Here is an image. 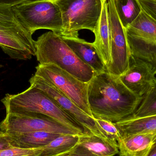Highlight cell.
Masks as SVG:
<instances>
[{
    "label": "cell",
    "mask_w": 156,
    "mask_h": 156,
    "mask_svg": "<svg viewBox=\"0 0 156 156\" xmlns=\"http://www.w3.org/2000/svg\"><path fill=\"white\" fill-rule=\"evenodd\" d=\"M144 97L128 89L119 76L103 72L88 83V100L93 117L116 122L133 115Z\"/></svg>",
    "instance_id": "6da1fadb"
},
{
    "label": "cell",
    "mask_w": 156,
    "mask_h": 156,
    "mask_svg": "<svg viewBox=\"0 0 156 156\" xmlns=\"http://www.w3.org/2000/svg\"><path fill=\"white\" fill-rule=\"evenodd\" d=\"M37 59L40 64H53L83 82L89 83L95 74L64 41L59 34L50 31L35 41Z\"/></svg>",
    "instance_id": "7a4b0ae2"
},
{
    "label": "cell",
    "mask_w": 156,
    "mask_h": 156,
    "mask_svg": "<svg viewBox=\"0 0 156 156\" xmlns=\"http://www.w3.org/2000/svg\"><path fill=\"white\" fill-rule=\"evenodd\" d=\"M6 113L32 112L45 115L61 123L79 131L83 134L89 133L71 115L63 110L51 97L38 88L30 86L16 94H6L1 100Z\"/></svg>",
    "instance_id": "3957f363"
},
{
    "label": "cell",
    "mask_w": 156,
    "mask_h": 156,
    "mask_svg": "<svg viewBox=\"0 0 156 156\" xmlns=\"http://www.w3.org/2000/svg\"><path fill=\"white\" fill-rule=\"evenodd\" d=\"M18 19L12 6L0 3V47L15 60L35 56V41Z\"/></svg>",
    "instance_id": "277c9868"
},
{
    "label": "cell",
    "mask_w": 156,
    "mask_h": 156,
    "mask_svg": "<svg viewBox=\"0 0 156 156\" xmlns=\"http://www.w3.org/2000/svg\"><path fill=\"white\" fill-rule=\"evenodd\" d=\"M54 2L61 11L63 28L60 35L78 36L87 29L94 33L100 20L102 0H58Z\"/></svg>",
    "instance_id": "5b68a950"
},
{
    "label": "cell",
    "mask_w": 156,
    "mask_h": 156,
    "mask_svg": "<svg viewBox=\"0 0 156 156\" xmlns=\"http://www.w3.org/2000/svg\"><path fill=\"white\" fill-rule=\"evenodd\" d=\"M125 29L131 56L146 63L156 74V21L143 10Z\"/></svg>",
    "instance_id": "8992f818"
},
{
    "label": "cell",
    "mask_w": 156,
    "mask_h": 156,
    "mask_svg": "<svg viewBox=\"0 0 156 156\" xmlns=\"http://www.w3.org/2000/svg\"><path fill=\"white\" fill-rule=\"evenodd\" d=\"M24 27L33 34L39 29H47L60 34L63 28L61 11L54 2L34 0L12 6Z\"/></svg>",
    "instance_id": "52a82bcc"
},
{
    "label": "cell",
    "mask_w": 156,
    "mask_h": 156,
    "mask_svg": "<svg viewBox=\"0 0 156 156\" xmlns=\"http://www.w3.org/2000/svg\"><path fill=\"white\" fill-rule=\"evenodd\" d=\"M0 130L10 135L37 131L63 135H84L48 115L32 112L6 113L5 118L0 122Z\"/></svg>",
    "instance_id": "ba28073f"
},
{
    "label": "cell",
    "mask_w": 156,
    "mask_h": 156,
    "mask_svg": "<svg viewBox=\"0 0 156 156\" xmlns=\"http://www.w3.org/2000/svg\"><path fill=\"white\" fill-rule=\"evenodd\" d=\"M36 69L34 75L53 84L84 112L93 117L88 102V83L81 81L53 64H39Z\"/></svg>",
    "instance_id": "9c48e42d"
},
{
    "label": "cell",
    "mask_w": 156,
    "mask_h": 156,
    "mask_svg": "<svg viewBox=\"0 0 156 156\" xmlns=\"http://www.w3.org/2000/svg\"><path fill=\"white\" fill-rule=\"evenodd\" d=\"M110 28V61L106 72L120 76L129 68L130 49L125 29L121 23L114 0H107Z\"/></svg>",
    "instance_id": "30bf717a"
},
{
    "label": "cell",
    "mask_w": 156,
    "mask_h": 156,
    "mask_svg": "<svg viewBox=\"0 0 156 156\" xmlns=\"http://www.w3.org/2000/svg\"><path fill=\"white\" fill-rule=\"evenodd\" d=\"M29 83L30 86L38 88L48 94L63 110L72 115L82 125L89 134L101 135L94 118L84 112L53 84L35 75L30 78Z\"/></svg>",
    "instance_id": "8fae6325"
},
{
    "label": "cell",
    "mask_w": 156,
    "mask_h": 156,
    "mask_svg": "<svg viewBox=\"0 0 156 156\" xmlns=\"http://www.w3.org/2000/svg\"><path fill=\"white\" fill-rule=\"evenodd\" d=\"M119 78L131 91L144 97L151 89L155 77L150 66L131 56L129 68Z\"/></svg>",
    "instance_id": "7c38bea8"
},
{
    "label": "cell",
    "mask_w": 156,
    "mask_h": 156,
    "mask_svg": "<svg viewBox=\"0 0 156 156\" xmlns=\"http://www.w3.org/2000/svg\"><path fill=\"white\" fill-rule=\"evenodd\" d=\"M61 37L78 57L89 66L95 75L106 71V66L93 43L87 42L78 36Z\"/></svg>",
    "instance_id": "4fadbf2b"
},
{
    "label": "cell",
    "mask_w": 156,
    "mask_h": 156,
    "mask_svg": "<svg viewBox=\"0 0 156 156\" xmlns=\"http://www.w3.org/2000/svg\"><path fill=\"white\" fill-rule=\"evenodd\" d=\"M74 147L95 156H114L119 154L117 141L93 134L80 136L77 144Z\"/></svg>",
    "instance_id": "5bb4252c"
},
{
    "label": "cell",
    "mask_w": 156,
    "mask_h": 156,
    "mask_svg": "<svg viewBox=\"0 0 156 156\" xmlns=\"http://www.w3.org/2000/svg\"><path fill=\"white\" fill-rule=\"evenodd\" d=\"M156 140V133H138L121 137L117 141L119 154L146 156Z\"/></svg>",
    "instance_id": "9a60e30c"
},
{
    "label": "cell",
    "mask_w": 156,
    "mask_h": 156,
    "mask_svg": "<svg viewBox=\"0 0 156 156\" xmlns=\"http://www.w3.org/2000/svg\"><path fill=\"white\" fill-rule=\"evenodd\" d=\"M93 44L103 60L106 67L110 61V28L107 0H103L100 20L94 33Z\"/></svg>",
    "instance_id": "2e32d148"
},
{
    "label": "cell",
    "mask_w": 156,
    "mask_h": 156,
    "mask_svg": "<svg viewBox=\"0 0 156 156\" xmlns=\"http://www.w3.org/2000/svg\"><path fill=\"white\" fill-rule=\"evenodd\" d=\"M115 124L122 137L138 133H156V115L141 118L128 117Z\"/></svg>",
    "instance_id": "e0dca14e"
},
{
    "label": "cell",
    "mask_w": 156,
    "mask_h": 156,
    "mask_svg": "<svg viewBox=\"0 0 156 156\" xmlns=\"http://www.w3.org/2000/svg\"><path fill=\"white\" fill-rule=\"evenodd\" d=\"M9 135L12 139L13 147L36 148L44 147L62 134L44 131H37Z\"/></svg>",
    "instance_id": "ac0fdd59"
},
{
    "label": "cell",
    "mask_w": 156,
    "mask_h": 156,
    "mask_svg": "<svg viewBox=\"0 0 156 156\" xmlns=\"http://www.w3.org/2000/svg\"><path fill=\"white\" fill-rule=\"evenodd\" d=\"M80 136L60 135L42 147L40 156H57L73 149L79 142Z\"/></svg>",
    "instance_id": "d6986e66"
},
{
    "label": "cell",
    "mask_w": 156,
    "mask_h": 156,
    "mask_svg": "<svg viewBox=\"0 0 156 156\" xmlns=\"http://www.w3.org/2000/svg\"><path fill=\"white\" fill-rule=\"evenodd\" d=\"M114 2L125 28L137 18L142 10L137 0H114Z\"/></svg>",
    "instance_id": "ffe728a7"
},
{
    "label": "cell",
    "mask_w": 156,
    "mask_h": 156,
    "mask_svg": "<svg viewBox=\"0 0 156 156\" xmlns=\"http://www.w3.org/2000/svg\"><path fill=\"white\" fill-rule=\"evenodd\" d=\"M156 115V78L150 90L144 96L137 110L133 115L129 116L137 118Z\"/></svg>",
    "instance_id": "44dd1931"
},
{
    "label": "cell",
    "mask_w": 156,
    "mask_h": 156,
    "mask_svg": "<svg viewBox=\"0 0 156 156\" xmlns=\"http://www.w3.org/2000/svg\"><path fill=\"white\" fill-rule=\"evenodd\" d=\"M94 119L98 130L102 136L117 142L122 137L115 122L102 119L94 118Z\"/></svg>",
    "instance_id": "7402d4cb"
},
{
    "label": "cell",
    "mask_w": 156,
    "mask_h": 156,
    "mask_svg": "<svg viewBox=\"0 0 156 156\" xmlns=\"http://www.w3.org/2000/svg\"><path fill=\"white\" fill-rule=\"evenodd\" d=\"M42 147L24 148L13 147L0 151V156H40Z\"/></svg>",
    "instance_id": "603a6c76"
},
{
    "label": "cell",
    "mask_w": 156,
    "mask_h": 156,
    "mask_svg": "<svg viewBox=\"0 0 156 156\" xmlns=\"http://www.w3.org/2000/svg\"><path fill=\"white\" fill-rule=\"evenodd\" d=\"M142 10L156 21V0H137Z\"/></svg>",
    "instance_id": "cb8c5ba5"
},
{
    "label": "cell",
    "mask_w": 156,
    "mask_h": 156,
    "mask_svg": "<svg viewBox=\"0 0 156 156\" xmlns=\"http://www.w3.org/2000/svg\"><path fill=\"white\" fill-rule=\"evenodd\" d=\"M13 147L12 139L8 134L0 130V151Z\"/></svg>",
    "instance_id": "d4e9b609"
},
{
    "label": "cell",
    "mask_w": 156,
    "mask_h": 156,
    "mask_svg": "<svg viewBox=\"0 0 156 156\" xmlns=\"http://www.w3.org/2000/svg\"><path fill=\"white\" fill-rule=\"evenodd\" d=\"M57 156H95L93 155L89 154L87 153L81 152L79 150H76L75 147L66 152L64 154H61Z\"/></svg>",
    "instance_id": "484cf974"
},
{
    "label": "cell",
    "mask_w": 156,
    "mask_h": 156,
    "mask_svg": "<svg viewBox=\"0 0 156 156\" xmlns=\"http://www.w3.org/2000/svg\"><path fill=\"white\" fill-rule=\"evenodd\" d=\"M31 1L34 0H0V3L8 5L11 6H13L19 4Z\"/></svg>",
    "instance_id": "4316f807"
},
{
    "label": "cell",
    "mask_w": 156,
    "mask_h": 156,
    "mask_svg": "<svg viewBox=\"0 0 156 156\" xmlns=\"http://www.w3.org/2000/svg\"><path fill=\"white\" fill-rule=\"evenodd\" d=\"M146 156H156V140Z\"/></svg>",
    "instance_id": "83f0119b"
},
{
    "label": "cell",
    "mask_w": 156,
    "mask_h": 156,
    "mask_svg": "<svg viewBox=\"0 0 156 156\" xmlns=\"http://www.w3.org/2000/svg\"><path fill=\"white\" fill-rule=\"evenodd\" d=\"M49 1H52V2H55V1H58V0H49Z\"/></svg>",
    "instance_id": "f1b7e54d"
},
{
    "label": "cell",
    "mask_w": 156,
    "mask_h": 156,
    "mask_svg": "<svg viewBox=\"0 0 156 156\" xmlns=\"http://www.w3.org/2000/svg\"><path fill=\"white\" fill-rule=\"evenodd\" d=\"M119 156H122V155H119Z\"/></svg>",
    "instance_id": "f546056e"
},
{
    "label": "cell",
    "mask_w": 156,
    "mask_h": 156,
    "mask_svg": "<svg viewBox=\"0 0 156 156\" xmlns=\"http://www.w3.org/2000/svg\"><path fill=\"white\" fill-rule=\"evenodd\" d=\"M102 1H103V0H102Z\"/></svg>",
    "instance_id": "4dcf8cb0"
}]
</instances>
